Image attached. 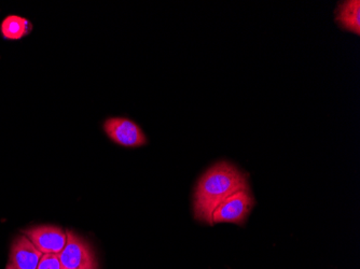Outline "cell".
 Here are the masks:
<instances>
[{"mask_svg": "<svg viewBox=\"0 0 360 269\" xmlns=\"http://www.w3.org/2000/svg\"><path fill=\"white\" fill-rule=\"evenodd\" d=\"M240 190H250L248 173L231 162L214 164L196 182L193 194L194 218L212 226V216L216 208Z\"/></svg>", "mask_w": 360, "mask_h": 269, "instance_id": "obj_1", "label": "cell"}, {"mask_svg": "<svg viewBox=\"0 0 360 269\" xmlns=\"http://www.w3.org/2000/svg\"><path fill=\"white\" fill-rule=\"evenodd\" d=\"M255 206V198L250 190H240L222 202L212 214V225L232 223L243 226L248 221Z\"/></svg>", "mask_w": 360, "mask_h": 269, "instance_id": "obj_2", "label": "cell"}, {"mask_svg": "<svg viewBox=\"0 0 360 269\" xmlns=\"http://www.w3.org/2000/svg\"><path fill=\"white\" fill-rule=\"evenodd\" d=\"M68 242L58 254L62 269H100L91 244L80 235L66 230Z\"/></svg>", "mask_w": 360, "mask_h": 269, "instance_id": "obj_3", "label": "cell"}, {"mask_svg": "<svg viewBox=\"0 0 360 269\" xmlns=\"http://www.w3.org/2000/svg\"><path fill=\"white\" fill-rule=\"evenodd\" d=\"M103 129L113 143L124 147H139L148 143L141 126L125 117H109Z\"/></svg>", "mask_w": 360, "mask_h": 269, "instance_id": "obj_4", "label": "cell"}, {"mask_svg": "<svg viewBox=\"0 0 360 269\" xmlns=\"http://www.w3.org/2000/svg\"><path fill=\"white\" fill-rule=\"evenodd\" d=\"M23 234L44 254H60L68 242L66 232L56 225L34 226L24 230Z\"/></svg>", "mask_w": 360, "mask_h": 269, "instance_id": "obj_5", "label": "cell"}, {"mask_svg": "<svg viewBox=\"0 0 360 269\" xmlns=\"http://www.w3.org/2000/svg\"><path fill=\"white\" fill-rule=\"evenodd\" d=\"M44 254L25 235L14 238L10 248L9 263L15 269H37Z\"/></svg>", "mask_w": 360, "mask_h": 269, "instance_id": "obj_6", "label": "cell"}, {"mask_svg": "<svg viewBox=\"0 0 360 269\" xmlns=\"http://www.w3.org/2000/svg\"><path fill=\"white\" fill-rule=\"evenodd\" d=\"M335 22L343 30L360 35V1H342L335 10Z\"/></svg>", "mask_w": 360, "mask_h": 269, "instance_id": "obj_7", "label": "cell"}, {"mask_svg": "<svg viewBox=\"0 0 360 269\" xmlns=\"http://www.w3.org/2000/svg\"><path fill=\"white\" fill-rule=\"evenodd\" d=\"M32 29L30 20L20 15H8L0 25V32L6 40H21L30 35Z\"/></svg>", "mask_w": 360, "mask_h": 269, "instance_id": "obj_8", "label": "cell"}, {"mask_svg": "<svg viewBox=\"0 0 360 269\" xmlns=\"http://www.w3.org/2000/svg\"><path fill=\"white\" fill-rule=\"evenodd\" d=\"M37 269H62L58 254H46L40 258Z\"/></svg>", "mask_w": 360, "mask_h": 269, "instance_id": "obj_9", "label": "cell"}, {"mask_svg": "<svg viewBox=\"0 0 360 269\" xmlns=\"http://www.w3.org/2000/svg\"><path fill=\"white\" fill-rule=\"evenodd\" d=\"M6 269H15V268H14V267L12 266V265L10 264V263H8L7 266H6Z\"/></svg>", "mask_w": 360, "mask_h": 269, "instance_id": "obj_10", "label": "cell"}]
</instances>
